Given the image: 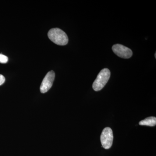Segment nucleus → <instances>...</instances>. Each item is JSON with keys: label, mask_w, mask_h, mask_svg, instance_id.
<instances>
[{"label": "nucleus", "mask_w": 156, "mask_h": 156, "mask_svg": "<svg viewBox=\"0 0 156 156\" xmlns=\"http://www.w3.org/2000/svg\"><path fill=\"white\" fill-rule=\"evenodd\" d=\"M5 81V77L2 75L0 74V86L4 84Z\"/></svg>", "instance_id": "obj_8"}, {"label": "nucleus", "mask_w": 156, "mask_h": 156, "mask_svg": "<svg viewBox=\"0 0 156 156\" xmlns=\"http://www.w3.org/2000/svg\"><path fill=\"white\" fill-rule=\"evenodd\" d=\"M112 50L116 55L122 58H129L133 55L131 49L119 44L113 45Z\"/></svg>", "instance_id": "obj_4"}, {"label": "nucleus", "mask_w": 156, "mask_h": 156, "mask_svg": "<svg viewBox=\"0 0 156 156\" xmlns=\"http://www.w3.org/2000/svg\"><path fill=\"white\" fill-rule=\"evenodd\" d=\"M100 140L102 146L105 149H108L111 147L113 140V134L111 128L106 127L103 129Z\"/></svg>", "instance_id": "obj_3"}, {"label": "nucleus", "mask_w": 156, "mask_h": 156, "mask_svg": "<svg viewBox=\"0 0 156 156\" xmlns=\"http://www.w3.org/2000/svg\"><path fill=\"white\" fill-rule=\"evenodd\" d=\"M155 57L156 58V53H155Z\"/></svg>", "instance_id": "obj_9"}, {"label": "nucleus", "mask_w": 156, "mask_h": 156, "mask_svg": "<svg viewBox=\"0 0 156 156\" xmlns=\"http://www.w3.org/2000/svg\"><path fill=\"white\" fill-rule=\"evenodd\" d=\"M111 73L108 69L101 70L92 85V88L95 91L101 90L105 86L110 77Z\"/></svg>", "instance_id": "obj_2"}, {"label": "nucleus", "mask_w": 156, "mask_h": 156, "mask_svg": "<svg viewBox=\"0 0 156 156\" xmlns=\"http://www.w3.org/2000/svg\"><path fill=\"white\" fill-rule=\"evenodd\" d=\"M48 36L52 42L57 45L64 46L68 43L67 34L60 29H51L48 32Z\"/></svg>", "instance_id": "obj_1"}, {"label": "nucleus", "mask_w": 156, "mask_h": 156, "mask_svg": "<svg viewBox=\"0 0 156 156\" xmlns=\"http://www.w3.org/2000/svg\"><path fill=\"white\" fill-rule=\"evenodd\" d=\"M140 126H146L153 127L156 125V118L155 117H150L143 120L139 123Z\"/></svg>", "instance_id": "obj_6"}, {"label": "nucleus", "mask_w": 156, "mask_h": 156, "mask_svg": "<svg viewBox=\"0 0 156 156\" xmlns=\"http://www.w3.org/2000/svg\"><path fill=\"white\" fill-rule=\"evenodd\" d=\"M55 76V73L53 71L49 72L47 74L40 87V91L41 93H46L50 90L53 86Z\"/></svg>", "instance_id": "obj_5"}, {"label": "nucleus", "mask_w": 156, "mask_h": 156, "mask_svg": "<svg viewBox=\"0 0 156 156\" xmlns=\"http://www.w3.org/2000/svg\"><path fill=\"white\" fill-rule=\"evenodd\" d=\"M9 58L7 56L0 54V63H6L8 62Z\"/></svg>", "instance_id": "obj_7"}]
</instances>
